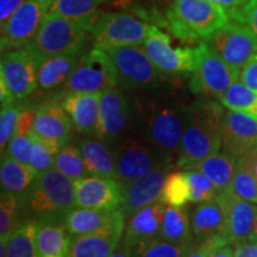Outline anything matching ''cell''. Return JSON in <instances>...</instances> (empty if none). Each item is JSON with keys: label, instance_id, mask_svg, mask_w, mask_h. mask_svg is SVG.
Segmentation results:
<instances>
[{"label": "cell", "instance_id": "obj_15", "mask_svg": "<svg viewBox=\"0 0 257 257\" xmlns=\"http://www.w3.org/2000/svg\"><path fill=\"white\" fill-rule=\"evenodd\" d=\"M38 66L27 49L3 54L0 80L4 81L15 101H23L37 89Z\"/></svg>", "mask_w": 257, "mask_h": 257}, {"label": "cell", "instance_id": "obj_48", "mask_svg": "<svg viewBox=\"0 0 257 257\" xmlns=\"http://www.w3.org/2000/svg\"><path fill=\"white\" fill-rule=\"evenodd\" d=\"M233 257H257V240L248 239L236 244Z\"/></svg>", "mask_w": 257, "mask_h": 257}, {"label": "cell", "instance_id": "obj_39", "mask_svg": "<svg viewBox=\"0 0 257 257\" xmlns=\"http://www.w3.org/2000/svg\"><path fill=\"white\" fill-rule=\"evenodd\" d=\"M189 198H191V188L185 170L169 173L163 187L161 200L167 205L182 207L186 202H189Z\"/></svg>", "mask_w": 257, "mask_h": 257}, {"label": "cell", "instance_id": "obj_46", "mask_svg": "<svg viewBox=\"0 0 257 257\" xmlns=\"http://www.w3.org/2000/svg\"><path fill=\"white\" fill-rule=\"evenodd\" d=\"M239 80L252 91L257 92V55L243 67L239 74Z\"/></svg>", "mask_w": 257, "mask_h": 257}, {"label": "cell", "instance_id": "obj_34", "mask_svg": "<svg viewBox=\"0 0 257 257\" xmlns=\"http://www.w3.org/2000/svg\"><path fill=\"white\" fill-rule=\"evenodd\" d=\"M37 221H27L16 229L9 237L5 257H38Z\"/></svg>", "mask_w": 257, "mask_h": 257}, {"label": "cell", "instance_id": "obj_43", "mask_svg": "<svg viewBox=\"0 0 257 257\" xmlns=\"http://www.w3.org/2000/svg\"><path fill=\"white\" fill-rule=\"evenodd\" d=\"M32 142L34 137L32 134H15V136L11 138L8 147H6L5 153L12 159L19 161V162L28 165L29 157H30ZM3 154V155H4Z\"/></svg>", "mask_w": 257, "mask_h": 257}, {"label": "cell", "instance_id": "obj_16", "mask_svg": "<svg viewBox=\"0 0 257 257\" xmlns=\"http://www.w3.org/2000/svg\"><path fill=\"white\" fill-rule=\"evenodd\" d=\"M218 199L224 214L221 234L233 245L250 239L257 216V205L244 200L232 189L219 193Z\"/></svg>", "mask_w": 257, "mask_h": 257}, {"label": "cell", "instance_id": "obj_50", "mask_svg": "<svg viewBox=\"0 0 257 257\" xmlns=\"http://www.w3.org/2000/svg\"><path fill=\"white\" fill-rule=\"evenodd\" d=\"M110 257H133V252H131L130 246H128L127 244L124 242L123 238H121L120 243L118 244V246L115 248L114 251L111 253Z\"/></svg>", "mask_w": 257, "mask_h": 257}, {"label": "cell", "instance_id": "obj_10", "mask_svg": "<svg viewBox=\"0 0 257 257\" xmlns=\"http://www.w3.org/2000/svg\"><path fill=\"white\" fill-rule=\"evenodd\" d=\"M113 148L115 179L126 185L157 167L170 165L172 156L144 140L125 137Z\"/></svg>", "mask_w": 257, "mask_h": 257}, {"label": "cell", "instance_id": "obj_18", "mask_svg": "<svg viewBox=\"0 0 257 257\" xmlns=\"http://www.w3.org/2000/svg\"><path fill=\"white\" fill-rule=\"evenodd\" d=\"M75 207L115 210L123 200V185L114 178L86 176L74 181Z\"/></svg>", "mask_w": 257, "mask_h": 257}, {"label": "cell", "instance_id": "obj_27", "mask_svg": "<svg viewBox=\"0 0 257 257\" xmlns=\"http://www.w3.org/2000/svg\"><path fill=\"white\" fill-rule=\"evenodd\" d=\"M38 178L37 173L29 165L12 159L8 154L2 155L0 182L2 189L8 191L24 201L31 186Z\"/></svg>", "mask_w": 257, "mask_h": 257}, {"label": "cell", "instance_id": "obj_45", "mask_svg": "<svg viewBox=\"0 0 257 257\" xmlns=\"http://www.w3.org/2000/svg\"><path fill=\"white\" fill-rule=\"evenodd\" d=\"M230 19L246 25L257 38V0H248L240 10L230 12Z\"/></svg>", "mask_w": 257, "mask_h": 257}, {"label": "cell", "instance_id": "obj_51", "mask_svg": "<svg viewBox=\"0 0 257 257\" xmlns=\"http://www.w3.org/2000/svg\"><path fill=\"white\" fill-rule=\"evenodd\" d=\"M233 244H226V245L221 246L218 250H216L210 257H233L234 250Z\"/></svg>", "mask_w": 257, "mask_h": 257}, {"label": "cell", "instance_id": "obj_49", "mask_svg": "<svg viewBox=\"0 0 257 257\" xmlns=\"http://www.w3.org/2000/svg\"><path fill=\"white\" fill-rule=\"evenodd\" d=\"M207 2L221 6V8L226 10L230 14V12L237 11V10L242 9L248 0H207Z\"/></svg>", "mask_w": 257, "mask_h": 257}, {"label": "cell", "instance_id": "obj_47", "mask_svg": "<svg viewBox=\"0 0 257 257\" xmlns=\"http://www.w3.org/2000/svg\"><path fill=\"white\" fill-rule=\"evenodd\" d=\"M25 0H0V23L4 25Z\"/></svg>", "mask_w": 257, "mask_h": 257}, {"label": "cell", "instance_id": "obj_54", "mask_svg": "<svg viewBox=\"0 0 257 257\" xmlns=\"http://www.w3.org/2000/svg\"><path fill=\"white\" fill-rule=\"evenodd\" d=\"M123 2H124V3H126V4H130V3L133 2V0H123Z\"/></svg>", "mask_w": 257, "mask_h": 257}, {"label": "cell", "instance_id": "obj_26", "mask_svg": "<svg viewBox=\"0 0 257 257\" xmlns=\"http://www.w3.org/2000/svg\"><path fill=\"white\" fill-rule=\"evenodd\" d=\"M124 231H107L82 236L70 234L69 257H110L123 238Z\"/></svg>", "mask_w": 257, "mask_h": 257}, {"label": "cell", "instance_id": "obj_5", "mask_svg": "<svg viewBox=\"0 0 257 257\" xmlns=\"http://www.w3.org/2000/svg\"><path fill=\"white\" fill-rule=\"evenodd\" d=\"M89 29L79 22L48 14L27 49L37 66L51 57L82 51Z\"/></svg>", "mask_w": 257, "mask_h": 257}, {"label": "cell", "instance_id": "obj_19", "mask_svg": "<svg viewBox=\"0 0 257 257\" xmlns=\"http://www.w3.org/2000/svg\"><path fill=\"white\" fill-rule=\"evenodd\" d=\"M169 173L170 165L157 167L152 172L123 185V200L120 210L123 211L125 218L153 202L161 200Z\"/></svg>", "mask_w": 257, "mask_h": 257}, {"label": "cell", "instance_id": "obj_30", "mask_svg": "<svg viewBox=\"0 0 257 257\" xmlns=\"http://www.w3.org/2000/svg\"><path fill=\"white\" fill-rule=\"evenodd\" d=\"M38 257H69L70 234L62 223H38Z\"/></svg>", "mask_w": 257, "mask_h": 257}, {"label": "cell", "instance_id": "obj_22", "mask_svg": "<svg viewBox=\"0 0 257 257\" xmlns=\"http://www.w3.org/2000/svg\"><path fill=\"white\" fill-rule=\"evenodd\" d=\"M100 93L81 92L57 95L78 133L93 136L96 134L100 119Z\"/></svg>", "mask_w": 257, "mask_h": 257}, {"label": "cell", "instance_id": "obj_8", "mask_svg": "<svg viewBox=\"0 0 257 257\" xmlns=\"http://www.w3.org/2000/svg\"><path fill=\"white\" fill-rule=\"evenodd\" d=\"M117 86V72L110 56L105 50L93 47L92 50L80 56L60 94L78 92L101 94Z\"/></svg>", "mask_w": 257, "mask_h": 257}, {"label": "cell", "instance_id": "obj_23", "mask_svg": "<svg viewBox=\"0 0 257 257\" xmlns=\"http://www.w3.org/2000/svg\"><path fill=\"white\" fill-rule=\"evenodd\" d=\"M166 207V202L159 200L128 216L124 226V242L135 248L159 238Z\"/></svg>", "mask_w": 257, "mask_h": 257}, {"label": "cell", "instance_id": "obj_9", "mask_svg": "<svg viewBox=\"0 0 257 257\" xmlns=\"http://www.w3.org/2000/svg\"><path fill=\"white\" fill-rule=\"evenodd\" d=\"M114 64L118 86L125 91H149L159 86L161 73L143 46L105 50Z\"/></svg>", "mask_w": 257, "mask_h": 257}, {"label": "cell", "instance_id": "obj_4", "mask_svg": "<svg viewBox=\"0 0 257 257\" xmlns=\"http://www.w3.org/2000/svg\"><path fill=\"white\" fill-rule=\"evenodd\" d=\"M230 21L229 12L207 0H173L166 11V27L182 41H205Z\"/></svg>", "mask_w": 257, "mask_h": 257}, {"label": "cell", "instance_id": "obj_21", "mask_svg": "<svg viewBox=\"0 0 257 257\" xmlns=\"http://www.w3.org/2000/svg\"><path fill=\"white\" fill-rule=\"evenodd\" d=\"M63 224L72 236L107 232V231H124L125 216L120 208L100 210V208L74 207L66 217Z\"/></svg>", "mask_w": 257, "mask_h": 257}, {"label": "cell", "instance_id": "obj_37", "mask_svg": "<svg viewBox=\"0 0 257 257\" xmlns=\"http://www.w3.org/2000/svg\"><path fill=\"white\" fill-rule=\"evenodd\" d=\"M25 206L24 201L15 194L2 189L0 195V238L11 236L21 226V213Z\"/></svg>", "mask_w": 257, "mask_h": 257}, {"label": "cell", "instance_id": "obj_40", "mask_svg": "<svg viewBox=\"0 0 257 257\" xmlns=\"http://www.w3.org/2000/svg\"><path fill=\"white\" fill-rule=\"evenodd\" d=\"M32 137H34V142H32L28 165L40 176L48 172V170L54 168L55 156L61 148L54 146L51 143H48L46 141L34 136V135H32Z\"/></svg>", "mask_w": 257, "mask_h": 257}, {"label": "cell", "instance_id": "obj_12", "mask_svg": "<svg viewBox=\"0 0 257 257\" xmlns=\"http://www.w3.org/2000/svg\"><path fill=\"white\" fill-rule=\"evenodd\" d=\"M54 0H25L2 25V53L23 49L32 41L43 23Z\"/></svg>", "mask_w": 257, "mask_h": 257}, {"label": "cell", "instance_id": "obj_20", "mask_svg": "<svg viewBox=\"0 0 257 257\" xmlns=\"http://www.w3.org/2000/svg\"><path fill=\"white\" fill-rule=\"evenodd\" d=\"M73 123L59 98H53L42 102L36 108L31 134L48 143L62 148L69 142Z\"/></svg>", "mask_w": 257, "mask_h": 257}, {"label": "cell", "instance_id": "obj_13", "mask_svg": "<svg viewBox=\"0 0 257 257\" xmlns=\"http://www.w3.org/2000/svg\"><path fill=\"white\" fill-rule=\"evenodd\" d=\"M134 123L133 104L123 89L117 87L102 92L100 95V119L94 136L108 146L114 147L126 137Z\"/></svg>", "mask_w": 257, "mask_h": 257}, {"label": "cell", "instance_id": "obj_24", "mask_svg": "<svg viewBox=\"0 0 257 257\" xmlns=\"http://www.w3.org/2000/svg\"><path fill=\"white\" fill-rule=\"evenodd\" d=\"M82 55V51L63 54L43 61L37 70V89L41 94H60Z\"/></svg>", "mask_w": 257, "mask_h": 257}, {"label": "cell", "instance_id": "obj_33", "mask_svg": "<svg viewBox=\"0 0 257 257\" xmlns=\"http://www.w3.org/2000/svg\"><path fill=\"white\" fill-rule=\"evenodd\" d=\"M257 148L237 159L234 170L232 191L244 200L257 205V180L255 176V161Z\"/></svg>", "mask_w": 257, "mask_h": 257}, {"label": "cell", "instance_id": "obj_38", "mask_svg": "<svg viewBox=\"0 0 257 257\" xmlns=\"http://www.w3.org/2000/svg\"><path fill=\"white\" fill-rule=\"evenodd\" d=\"M193 246L188 244H175L168 240L156 238L141 245L130 248L133 257H186Z\"/></svg>", "mask_w": 257, "mask_h": 257}, {"label": "cell", "instance_id": "obj_52", "mask_svg": "<svg viewBox=\"0 0 257 257\" xmlns=\"http://www.w3.org/2000/svg\"><path fill=\"white\" fill-rule=\"evenodd\" d=\"M250 239H252V240H257V216H256L255 225H253L252 233H251V236H250Z\"/></svg>", "mask_w": 257, "mask_h": 257}, {"label": "cell", "instance_id": "obj_41", "mask_svg": "<svg viewBox=\"0 0 257 257\" xmlns=\"http://www.w3.org/2000/svg\"><path fill=\"white\" fill-rule=\"evenodd\" d=\"M187 175L189 188H191V198L189 202L201 204L214 200L218 197V192L211 180L195 169H185Z\"/></svg>", "mask_w": 257, "mask_h": 257}, {"label": "cell", "instance_id": "obj_7", "mask_svg": "<svg viewBox=\"0 0 257 257\" xmlns=\"http://www.w3.org/2000/svg\"><path fill=\"white\" fill-rule=\"evenodd\" d=\"M153 25L124 11L100 16L91 29L94 47L102 50L143 46Z\"/></svg>", "mask_w": 257, "mask_h": 257}, {"label": "cell", "instance_id": "obj_28", "mask_svg": "<svg viewBox=\"0 0 257 257\" xmlns=\"http://www.w3.org/2000/svg\"><path fill=\"white\" fill-rule=\"evenodd\" d=\"M236 162L237 159L234 157L223 152H218L198 162L189 169L199 170L205 176H207L219 194L232 189Z\"/></svg>", "mask_w": 257, "mask_h": 257}, {"label": "cell", "instance_id": "obj_35", "mask_svg": "<svg viewBox=\"0 0 257 257\" xmlns=\"http://www.w3.org/2000/svg\"><path fill=\"white\" fill-rule=\"evenodd\" d=\"M219 101L227 110L244 112L257 119V92L244 85L240 80L227 88Z\"/></svg>", "mask_w": 257, "mask_h": 257}, {"label": "cell", "instance_id": "obj_31", "mask_svg": "<svg viewBox=\"0 0 257 257\" xmlns=\"http://www.w3.org/2000/svg\"><path fill=\"white\" fill-rule=\"evenodd\" d=\"M192 227L188 214L182 207L167 205L159 238L175 244L192 243Z\"/></svg>", "mask_w": 257, "mask_h": 257}, {"label": "cell", "instance_id": "obj_36", "mask_svg": "<svg viewBox=\"0 0 257 257\" xmlns=\"http://www.w3.org/2000/svg\"><path fill=\"white\" fill-rule=\"evenodd\" d=\"M54 168L73 181L89 176L81 150L78 146L70 142L64 144L56 154Z\"/></svg>", "mask_w": 257, "mask_h": 257}, {"label": "cell", "instance_id": "obj_11", "mask_svg": "<svg viewBox=\"0 0 257 257\" xmlns=\"http://www.w3.org/2000/svg\"><path fill=\"white\" fill-rule=\"evenodd\" d=\"M204 42L239 73L257 55L256 36L246 25L236 19H230Z\"/></svg>", "mask_w": 257, "mask_h": 257}, {"label": "cell", "instance_id": "obj_1", "mask_svg": "<svg viewBox=\"0 0 257 257\" xmlns=\"http://www.w3.org/2000/svg\"><path fill=\"white\" fill-rule=\"evenodd\" d=\"M134 123L141 138L169 156H178L188 106L173 99L141 98L133 102Z\"/></svg>", "mask_w": 257, "mask_h": 257}, {"label": "cell", "instance_id": "obj_32", "mask_svg": "<svg viewBox=\"0 0 257 257\" xmlns=\"http://www.w3.org/2000/svg\"><path fill=\"white\" fill-rule=\"evenodd\" d=\"M102 0H54L49 14L73 19L91 29L99 16V6Z\"/></svg>", "mask_w": 257, "mask_h": 257}, {"label": "cell", "instance_id": "obj_17", "mask_svg": "<svg viewBox=\"0 0 257 257\" xmlns=\"http://www.w3.org/2000/svg\"><path fill=\"white\" fill-rule=\"evenodd\" d=\"M257 148V119L244 112L225 111L220 152L238 159Z\"/></svg>", "mask_w": 257, "mask_h": 257}, {"label": "cell", "instance_id": "obj_42", "mask_svg": "<svg viewBox=\"0 0 257 257\" xmlns=\"http://www.w3.org/2000/svg\"><path fill=\"white\" fill-rule=\"evenodd\" d=\"M22 107H23V104H21V102H14V104L2 106V112H0V149H2V155L5 153L6 147H8L11 138L15 136Z\"/></svg>", "mask_w": 257, "mask_h": 257}, {"label": "cell", "instance_id": "obj_6", "mask_svg": "<svg viewBox=\"0 0 257 257\" xmlns=\"http://www.w3.org/2000/svg\"><path fill=\"white\" fill-rule=\"evenodd\" d=\"M195 53L197 62L189 81V89L204 98L219 100L227 88L239 80L240 73L232 68L205 42H201L195 48Z\"/></svg>", "mask_w": 257, "mask_h": 257}, {"label": "cell", "instance_id": "obj_2", "mask_svg": "<svg viewBox=\"0 0 257 257\" xmlns=\"http://www.w3.org/2000/svg\"><path fill=\"white\" fill-rule=\"evenodd\" d=\"M225 108L221 102L201 99L188 105L187 119L176 166L189 169L206 157L220 152Z\"/></svg>", "mask_w": 257, "mask_h": 257}, {"label": "cell", "instance_id": "obj_25", "mask_svg": "<svg viewBox=\"0 0 257 257\" xmlns=\"http://www.w3.org/2000/svg\"><path fill=\"white\" fill-rule=\"evenodd\" d=\"M89 176L115 179V156L111 146L93 135H86L79 141Z\"/></svg>", "mask_w": 257, "mask_h": 257}, {"label": "cell", "instance_id": "obj_14", "mask_svg": "<svg viewBox=\"0 0 257 257\" xmlns=\"http://www.w3.org/2000/svg\"><path fill=\"white\" fill-rule=\"evenodd\" d=\"M144 50L162 74H192L197 62V53L191 48H174L170 38L153 25L143 44Z\"/></svg>", "mask_w": 257, "mask_h": 257}, {"label": "cell", "instance_id": "obj_29", "mask_svg": "<svg viewBox=\"0 0 257 257\" xmlns=\"http://www.w3.org/2000/svg\"><path fill=\"white\" fill-rule=\"evenodd\" d=\"M224 223L223 207L218 197L214 200L198 204L191 218L192 234L199 243L221 233Z\"/></svg>", "mask_w": 257, "mask_h": 257}, {"label": "cell", "instance_id": "obj_44", "mask_svg": "<svg viewBox=\"0 0 257 257\" xmlns=\"http://www.w3.org/2000/svg\"><path fill=\"white\" fill-rule=\"evenodd\" d=\"M226 244L231 243H229V240L225 238L223 234H214V236H211L202 240L198 245H193L186 257H210L216 250L226 245Z\"/></svg>", "mask_w": 257, "mask_h": 257}, {"label": "cell", "instance_id": "obj_3", "mask_svg": "<svg viewBox=\"0 0 257 257\" xmlns=\"http://www.w3.org/2000/svg\"><path fill=\"white\" fill-rule=\"evenodd\" d=\"M25 207L37 223H62L75 207L74 181L51 168L31 186Z\"/></svg>", "mask_w": 257, "mask_h": 257}, {"label": "cell", "instance_id": "obj_53", "mask_svg": "<svg viewBox=\"0 0 257 257\" xmlns=\"http://www.w3.org/2000/svg\"><path fill=\"white\" fill-rule=\"evenodd\" d=\"M253 169H255V176H256V180H257V157H256V161H255V167H253Z\"/></svg>", "mask_w": 257, "mask_h": 257}]
</instances>
